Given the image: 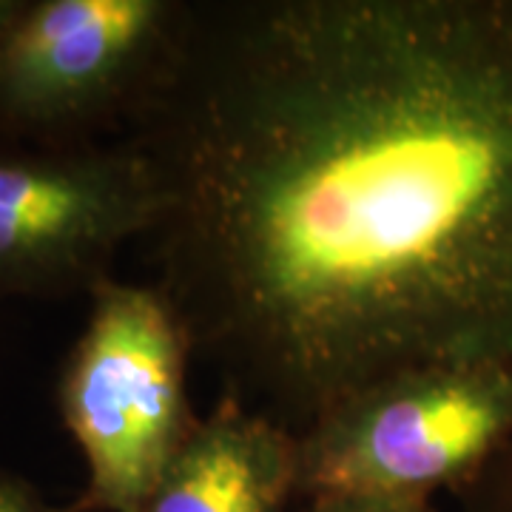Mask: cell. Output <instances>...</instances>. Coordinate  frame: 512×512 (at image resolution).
<instances>
[{
	"label": "cell",
	"instance_id": "obj_1",
	"mask_svg": "<svg viewBox=\"0 0 512 512\" xmlns=\"http://www.w3.org/2000/svg\"><path fill=\"white\" fill-rule=\"evenodd\" d=\"M126 137L194 359L296 436L512 356V0H188Z\"/></svg>",
	"mask_w": 512,
	"mask_h": 512
},
{
	"label": "cell",
	"instance_id": "obj_2",
	"mask_svg": "<svg viewBox=\"0 0 512 512\" xmlns=\"http://www.w3.org/2000/svg\"><path fill=\"white\" fill-rule=\"evenodd\" d=\"M89 299L57 379L60 419L86 461L69 512H143L200 421L188 393L194 350L154 282L106 276Z\"/></svg>",
	"mask_w": 512,
	"mask_h": 512
},
{
	"label": "cell",
	"instance_id": "obj_3",
	"mask_svg": "<svg viewBox=\"0 0 512 512\" xmlns=\"http://www.w3.org/2000/svg\"><path fill=\"white\" fill-rule=\"evenodd\" d=\"M512 447V356L376 384L299 436V501L456 493Z\"/></svg>",
	"mask_w": 512,
	"mask_h": 512
},
{
	"label": "cell",
	"instance_id": "obj_4",
	"mask_svg": "<svg viewBox=\"0 0 512 512\" xmlns=\"http://www.w3.org/2000/svg\"><path fill=\"white\" fill-rule=\"evenodd\" d=\"M188 0H26L0 46V134L77 146L146 103Z\"/></svg>",
	"mask_w": 512,
	"mask_h": 512
},
{
	"label": "cell",
	"instance_id": "obj_5",
	"mask_svg": "<svg viewBox=\"0 0 512 512\" xmlns=\"http://www.w3.org/2000/svg\"><path fill=\"white\" fill-rule=\"evenodd\" d=\"M160 188L146 154L117 143H0V296L92 293L114 256L148 239Z\"/></svg>",
	"mask_w": 512,
	"mask_h": 512
},
{
	"label": "cell",
	"instance_id": "obj_6",
	"mask_svg": "<svg viewBox=\"0 0 512 512\" xmlns=\"http://www.w3.org/2000/svg\"><path fill=\"white\" fill-rule=\"evenodd\" d=\"M299 436L220 393L143 512H296Z\"/></svg>",
	"mask_w": 512,
	"mask_h": 512
},
{
	"label": "cell",
	"instance_id": "obj_7",
	"mask_svg": "<svg viewBox=\"0 0 512 512\" xmlns=\"http://www.w3.org/2000/svg\"><path fill=\"white\" fill-rule=\"evenodd\" d=\"M461 512H512V447L456 490Z\"/></svg>",
	"mask_w": 512,
	"mask_h": 512
},
{
	"label": "cell",
	"instance_id": "obj_8",
	"mask_svg": "<svg viewBox=\"0 0 512 512\" xmlns=\"http://www.w3.org/2000/svg\"><path fill=\"white\" fill-rule=\"evenodd\" d=\"M296 512H439L421 498H365V495H322L299 501Z\"/></svg>",
	"mask_w": 512,
	"mask_h": 512
},
{
	"label": "cell",
	"instance_id": "obj_9",
	"mask_svg": "<svg viewBox=\"0 0 512 512\" xmlns=\"http://www.w3.org/2000/svg\"><path fill=\"white\" fill-rule=\"evenodd\" d=\"M0 512H69L52 507L29 481L0 467Z\"/></svg>",
	"mask_w": 512,
	"mask_h": 512
},
{
	"label": "cell",
	"instance_id": "obj_10",
	"mask_svg": "<svg viewBox=\"0 0 512 512\" xmlns=\"http://www.w3.org/2000/svg\"><path fill=\"white\" fill-rule=\"evenodd\" d=\"M23 9H26V0H0V46L23 15Z\"/></svg>",
	"mask_w": 512,
	"mask_h": 512
}]
</instances>
